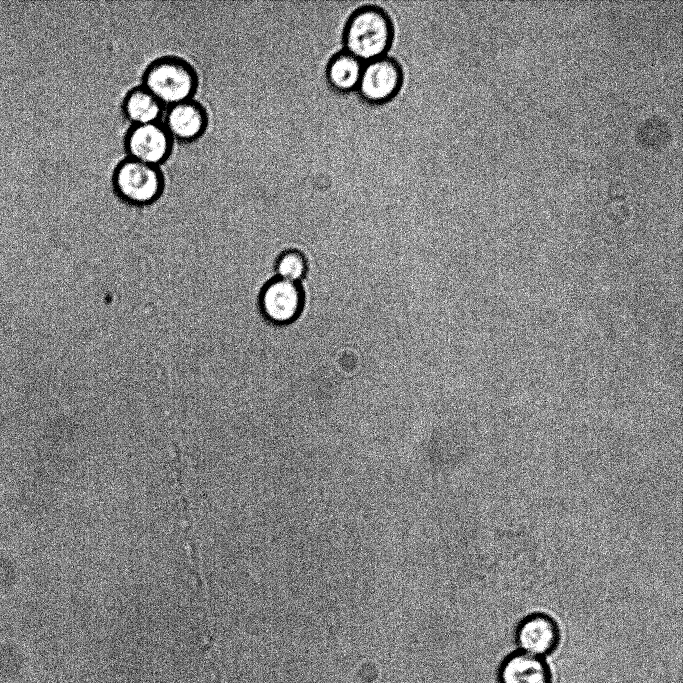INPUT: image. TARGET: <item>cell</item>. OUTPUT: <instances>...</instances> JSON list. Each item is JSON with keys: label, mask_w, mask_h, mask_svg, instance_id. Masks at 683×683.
I'll return each mask as SVG.
<instances>
[{"label": "cell", "mask_w": 683, "mask_h": 683, "mask_svg": "<svg viewBox=\"0 0 683 683\" xmlns=\"http://www.w3.org/2000/svg\"><path fill=\"white\" fill-rule=\"evenodd\" d=\"M392 39L393 27L389 16L375 6L357 9L349 17L343 36L346 52L363 63L383 57Z\"/></svg>", "instance_id": "6da1fadb"}, {"label": "cell", "mask_w": 683, "mask_h": 683, "mask_svg": "<svg viewBox=\"0 0 683 683\" xmlns=\"http://www.w3.org/2000/svg\"><path fill=\"white\" fill-rule=\"evenodd\" d=\"M173 139L159 122L133 125L125 137L128 158L158 166L171 154Z\"/></svg>", "instance_id": "5b68a950"}, {"label": "cell", "mask_w": 683, "mask_h": 683, "mask_svg": "<svg viewBox=\"0 0 683 683\" xmlns=\"http://www.w3.org/2000/svg\"><path fill=\"white\" fill-rule=\"evenodd\" d=\"M115 194L131 206H147L157 201L164 190V176L158 166L126 158L114 169Z\"/></svg>", "instance_id": "3957f363"}, {"label": "cell", "mask_w": 683, "mask_h": 683, "mask_svg": "<svg viewBox=\"0 0 683 683\" xmlns=\"http://www.w3.org/2000/svg\"><path fill=\"white\" fill-rule=\"evenodd\" d=\"M123 113L132 125L158 122L164 106L143 86L130 90L123 100Z\"/></svg>", "instance_id": "30bf717a"}, {"label": "cell", "mask_w": 683, "mask_h": 683, "mask_svg": "<svg viewBox=\"0 0 683 683\" xmlns=\"http://www.w3.org/2000/svg\"><path fill=\"white\" fill-rule=\"evenodd\" d=\"M498 680L499 683H552V675L543 658L517 651L501 662Z\"/></svg>", "instance_id": "9c48e42d"}, {"label": "cell", "mask_w": 683, "mask_h": 683, "mask_svg": "<svg viewBox=\"0 0 683 683\" xmlns=\"http://www.w3.org/2000/svg\"><path fill=\"white\" fill-rule=\"evenodd\" d=\"M163 125L172 139L191 142L206 131L208 114L200 103L191 99L170 106Z\"/></svg>", "instance_id": "ba28073f"}, {"label": "cell", "mask_w": 683, "mask_h": 683, "mask_svg": "<svg viewBox=\"0 0 683 683\" xmlns=\"http://www.w3.org/2000/svg\"><path fill=\"white\" fill-rule=\"evenodd\" d=\"M364 63L344 51L332 57L326 69L330 85L341 92L351 91L358 87Z\"/></svg>", "instance_id": "8fae6325"}, {"label": "cell", "mask_w": 683, "mask_h": 683, "mask_svg": "<svg viewBox=\"0 0 683 683\" xmlns=\"http://www.w3.org/2000/svg\"><path fill=\"white\" fill-rule=\"evenodd\" d=\"M276 271L279 278L296 283L306 272V260L297 251H287L277 260Z\"/></svg>", "instance_id": "4fadbf2b"}, {"label": "cell", "mask_w": 683, "mask_h": 683, "mask_svg": "<svg viewBox=\"0 0 683 683\" xmlns=\"http://www.w3.org/2000/svg\"><path fill=\"white\" fill-rule=\"evenodd\" d=\"M143 87L163 106L191 100L198 88V75L184 59L166 56L148 65Z\"/></svg>", "instance_id": "7a4b0ae2"}, {"label": "cell", "mask_w": 683, "mask_h": 683, "mask_svg": "<svg viewBox=\"0 0 683 683\" xmlns=\"http://www.w3.org/2000/svg\"><path fill=\"white\" fill-rule=\"evenodd\" d=\"M560 633L556 623L548 616L534 614L521 621L516 630L519 651L543 658L558 646Z\"/></svg>", "instance_id": "52a82bcc"}, {"label": "cell", "mask_w": 683, "mask_h": 683, "mask_svg": "<svg viewBox=\"0 0 683 683\" xmlns=\"http://www.w3.org/2000/svg\"><path fill=\"white\" fill-rule=\"evenodd\" d=\"M637 138L645 146L661 147L671 138V129L665 119L653 116L640 123Z\"/></svg>", "instance_id": "7c38bea8"}, {"label": "cell", "mask_w": 683, "mask_h": 683, "mask_svg": "<svg viewBox=\"0 0 683 683\" xmlns=\"http://www.w3.org/2000/svg\"><path fill=\"white\" fill-rule=\"evenodd\" d=\"M302 305V291L295 282L277 278L269 281L260 292V311L275 324H287L296 319Z\"/></svg>", "instance_id": "8992f818"}, {"label": "cell", "mask_w": 683, "mask_h": 683, "mask_svg": "<svg viewBox=\"0 0 683 683\" xmlns=\"http://www.w3.org/2000/svg\"><path fill=\"white\" fill-rule=\"evenodd\" d=\"M402 81L400 65L394 59L383 56L364 64L357 89L366 101L379 104L392 99Z\"/></svg>", "instance_id": "277c9868"}]
</instances>
